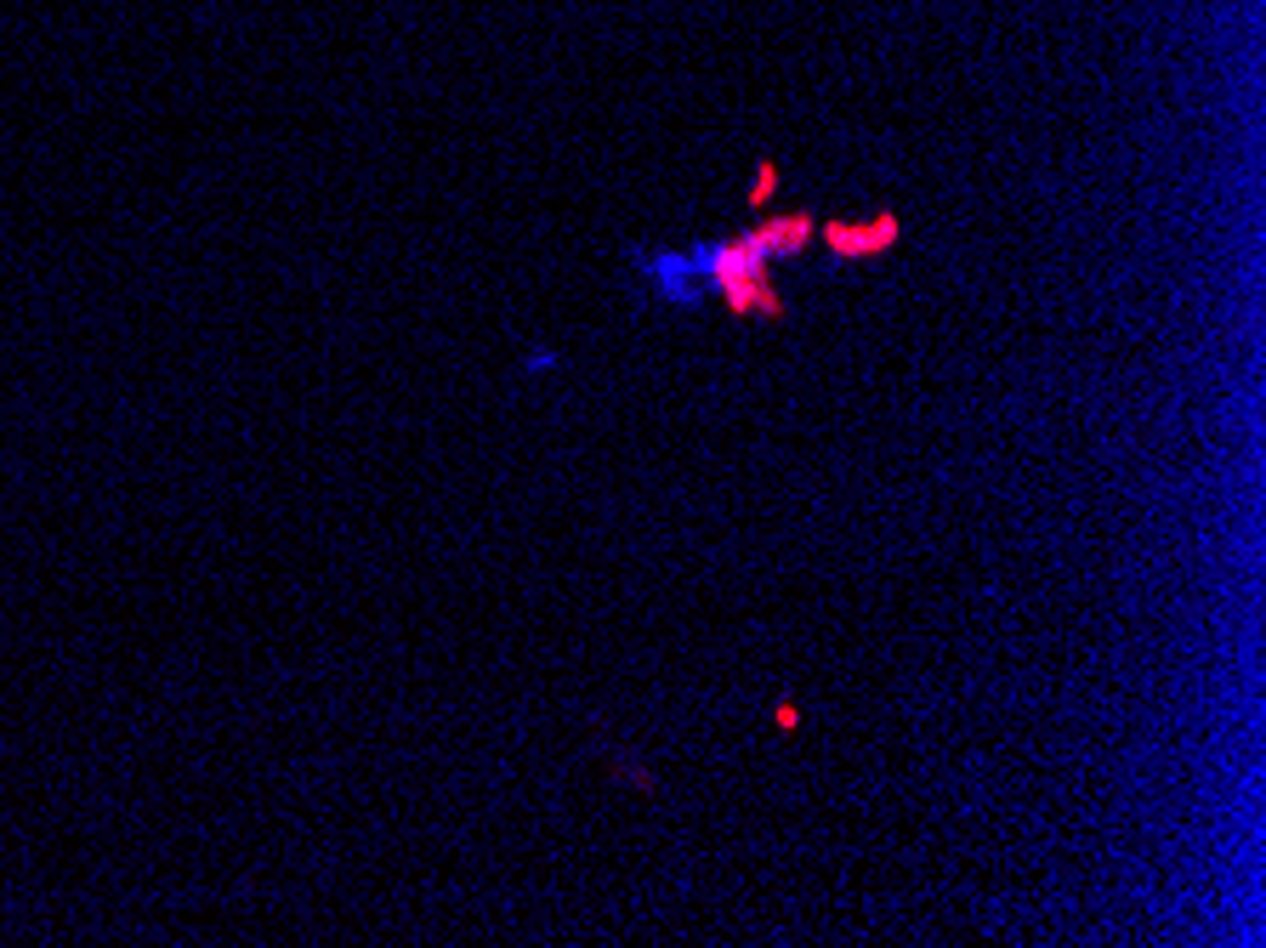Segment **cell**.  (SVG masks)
<instances>
[{
	"mask_svg": "<svg viewBox=\"0 0 1266 948\" xmlns=\"http://www.w3.org/2000/svg\"><path fill=\"white\" fill-rule=\"evenodd\" d=\"M818 233H824V245H829L835 262H869V256H886V250L903 239V222H897V211H875V216H863V222L829 216Z\"/></svg>",
	"mask_w": 1266,
	"mask_h": 948,
	"instance_id": "obj_1",
	"label": "cell"
},
{
	"mask_svg": "<svg viewBox=\"0 0 1266 948\" xmlns=\"http://www.w3.org/2000/svg\"><path fill=\"white\" fill-rule=\"evenodd\" d=\"M557 364H563V358H557V352H551V347H534V352H528V358H523V375H551V369H557Z\"/></svg>",
	"mask_w": 1266,
	"mask_h": 948,
	"instance_id": "obj_4",
	"label": "cell"
},
{
	"mask_svg": "<svg viewBox=\"0 0 1266 948\" xmlns=\"http://www.w3.org/2000/svg\"><path fill=\"white\" fill-rule=\"evenodd\" d=\"M818 239V222H812L807 211H778V216H761L756 228L744 233V245L756 250L761 262H790V256H801V250Z\"/></svg>",
	"mask_w": 1266,
	"mask_h": 948,
	"instance_id": "obj_3",
	"label": "cell"
},
{
	"mask_svg": "<svg viewBox=\"0 0 1266 948\" xmlns=\"http://www.w3.org/2000/svg\"><path fill=\"white\" fill-rule=\"evenodd\" d=\"M636 273L659 290V301H670V307H699L704 296V279L693 273V262H687V250H631Z\"/></svg>",
	"mask_w": 1266,
	"mask_h": 948,
	"instance_id": "obj_2",
	"label": "cell"
}]
</instances>
